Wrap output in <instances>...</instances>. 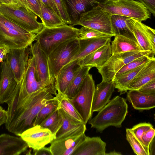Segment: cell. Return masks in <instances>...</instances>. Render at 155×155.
<instances>
[{
  "mask_svg": "<svg viewBox=\"0 0 155 155\" xmlns=\"http://www.w3.org/2000/svg\"><path fill=\"white\" fill-rule=\"evenodd\" d=\"M57 93L52 85L28 93L18 84L6 102L8 105L5 124L8 131L18 136L33 126L35 119L41 109L53 100Z\"/></svg>",
  "mask_w": 155,
  "mask_h": 155,
  "instance_id": "obj_1",
  "label": "cell"
},
{
  "mask_svg": "<svg viewBox=\"0 0 155 155\" xmlns=\"http://www.w3.org/2000/svg\"><path fill=\"white\" fill-rule=\"evenodd\" d=\"M98 112L88 121L91 128L100 133L110 126L120 128L128 113L127 104L125 98L117 95L110 100Z\"/></svg>",
  "mask_w": 155,
  "mask_h": 155,
  "instance_id": "obj_2",
  "label": "cell"
},
{
  "mask_svg": "<svg viewBox=\"0 0 155 155\" xmlns=\"http://www.w3.org/2000/svg\"><path fill=\"white\" fill-rule=\"evenodd\" d=\"M36 35L0 14V45L10 49L26 47L35 40Z\"/></svg>",
  "mask_w": 155,
  "mask_h": 155,
  "instance_id": "obj_3",
  "label": "cell"
},
{
  "mask_svg": "<svg viewBox=\"0 0 155 155\" xmlns=\"http://www.w3.org/2000/svg\"><path fill=\"white\" fill-rule=\"evenodd\" d=\"M78 34L79 29L67 24L52 28L44 27L36 35L35 41L48 56L60 44L77 38Z\"/></svg>",
  "mask_w": 155,
  "mask_h": 155,
  "instance_id": "obj_4",
  "label": "cell"
},
{
  "mask_svg": "<svg viewBox=\"0 0 155 155\" xmlns=\"http://www.w3.org/2000/svg\"><path fill=\"white\" fill-rule=\"evenodd\" d=\"M111 15L133 18L141 22L150 18L151 13L138 1L134 0H104L97 5Z\"/></svg>",
  "mask_w": 155,
  "mask_h": 155,
  "instance_id": "obj_5",
  "label": "cell"
},
{
  "mask_svg": "<svg viewBox=\"0 0 155 155\" xmlns=\"http://www.w3.org/2000/svg\"><path fill=\"white\" fill-rule=\"evenodd\" d=\"M79 48V40L76 38L62 43L47 56L49 74L54 85L55 78L59 72L64 66L71 61Z\"/></svg>",
  "mask_w": 155,
  "mask_h": 155,
  "instance_id": "obj_6",
  "label": "cell"
},
{
  "mask_svg": "<svg viewBox=\"0 0 155 155\" xmlns=\"http://www.w3.org/2000/svg\"><path fill=\"white\" fill-rule=\"evenodd\" d=\"M0 14L33 33H38L44 27L42 22L37 21V16L22 5L2 4L0 5Z\"/></svg>",
  "mask_w": 155,
  "mask_h": 155,
  "instance_id": "obj_7",
  "label": "cell"
},
{
  "mask_svg": "<svg viewBox=\"0 0 155 155\" xmlns=\"http://www.w3.org/2000/svg\"><path fill=\"white\" fill-rule=\"evenodd\" d=\"M155 53L151 51H128L112 54L101 68L97 69L102 77V81H109L113 79L117 71L132 61L147 56L153 58Z\"/></svg>",
  "mask_w": 155,
  "mask_h": 155,
  "instance_id": "obj_8",
  "label": "cell"
},
{
  "mask_svg": "<svg viewBox=\"0 0 155 155\" xmlns=\"http://www.w3.org/2000/svg\"><path fill=\"white\" fill-rule=\"evenodd\" d=\"M95 89L92 75L88 73L84 79L77 95L72 99L74 107L86 124L92 116V106Z\"/></svg>",
  "mask_w": 155,
  "mask_h": 155,
  "instance_id": "obj_9",
  "label": "cell"
},
{
  "mask_svg": "<svg viewBox=\"0 0 155 155\" xmlns=\"http://www.w3.org/2000/svg\"><path fill=\"white\" fill-rule=\"evenodd\" d=\"M111 15L97 5L81 15L78 25L115 36L111 27Z\"/></svg>",
  "mask_w": 155,
  "mask_h": 155,
  "instance_id": "obj_10",
  "label": "cell"
},
{
  "mask_svg": "<svg viewBox=\"0 0 155 155\" xmlns=\"http://www.w3.org/2000/svg\"><path fill=\"white\" fill-rule=\"evenodd\" d=\"M20 137L33 150L45 146L56 138L55 135L49 129L40 125L33 126L26 130Z\"/></svg>",
  "mask_w": 155,
  "mask_h": 155,
  "instance_id": "obj_11",
  "label": "cell"
},
{
  "mask_svg": "<svg viewBox=\"0 0 155 155\" xmlns=\"http://www.w3.org/2000/svg\"><path fill=\"white\" fill-rule=\"evenodd\" d=\"M31 54L30 46L10 49L5 60L12 71L17 84L21 81Z\"/></svg>",
  "mask_w": 155,
  "mask_h": 155,
  "instance_id": "obj_12",
  "label": "cell"
},
{
  "mask_svg": "<svg viewBox=\"0 0 155 155\" xmlns=\"http://www.w3.org/2000/svg\"><path fill=\"white\" fill-rule=\"evenodd\" d=\"M83 124L56 138L51 143L50 147L52 155H62L67 150L72 146L76 141L87 130Z\"/></svg>",
  "mask_w": 155,
  "mask_h": 155,
  "instance_id": "obj_13",
  "label": "cell"
},
{
  "mask_svg": "<svg viewBox=\"0 0 155 155\" xmlns=\"http://www.w3.org/2000/svg\"><path fill=\"white\" fill-rule=\"evenodd\" d=\"M29 46L31 54L34 59L36 70L38 78L45 86L52 85L55 88L50 78L47 56L36 41L33 44H31Z\"/></svg>",
  "mask_w": 155,
  "mask_h": 155,
  "instance_id": "obj_14",
  "label": "cell"
},
{
  "mask_svg": "<svg viewBox=\"0 0 155 155\" xmlns=\"http://www.w3.org/2000/svg\"><path fill=\"white\" fill-rule=\"evenodd\" d=\"M71 25H77L81 15L104 0H64Z\"/></svg>",
  "mask_w": 155,
  "mask_h": 155,
  "instance_id": "obj_15",
  "label": "cell"
},
{
  "mask_svg": "<svg viewBox=\"0 0 155 155\" xmlns=\"http://www.w3.org/2000/svg\"><path fill=\"white\" fill-rule=\"evenodd\" d=\"M1 64L2 70L0 78V104L6 103L18 84L7 61L5 60Z\"/></svg>",
  "mask_w": 155,
  "mask_h": 155,
  "instance_id": "obj_16",
  "label": "cell"
},
{
  "mask_svg": "<svg viewBox=\"0 0 155 155\" xmlns=\"http://www.w3.org/2000/svg\"><path fill=\"white\" fill-rule=\"evenodd\" d=\"M29 147L21 137L7 134L0 135V155H19Z\"/></svg>",
  "mask_w": 155,
  "mask_h": 155,
  "instance_id": "obj_17",
  "label": "cell"
},
{
  "mask_svg": "<svg viewBox=\"0 0 155 155\" xmlns=\"http://www.w3.org/2000/svg\"><path fill=\"white\" fill-rule=\"evenodd\" d=\"M77 59L64 66L55 78V87L57 91L64 93L67 87L81 68Z\"/></svg>",
  "mask_w": 155,
  "mask_h": 155,
  "instance_id": "obj_18",
  "label": "cell"
},
{
  "mask_svg": "<svg viewBox=\"0 0 155 155\" xmlns=\"http://www.w3.org/2000/svg\"><path fill=\"white\" fill-rule=\"evenodd\" d=\"M30 57L22 79L20 83L21 86L29 94L33 93L47 87L45 86L38 78L34 58L31 55Z\"/></svg>",
  "mask_w": 155,
  "mask_h": 155,
  "instance_id": "obj_19",
  "label": "cell"
},
{
  "mask_svg": "<svg viewBox=\"0 0 155 155\" xmlns=\"http://www.w3.org/2000/svg\"><path fill=\"white\" fill-rule=\"evenodd\" d=\"M136 21L129 17L111 15V23L113 33L115 35L123 36L137 41L134 33V27Z\"/></svg>",
  "mask_w": 155,
  "mask_h": 155,
  "instance_id": "obj_20",
  "label": "cell"
},
{
  "mask_svg": "<svg viewBox=\"0 0 155 155\" xmlns=\"http://www.w3.org/2000/svg\"><path fill=\"white\" fill-rule=\"evenodd\" d=\"M115 88L112 80L107 82L102 81L97 85L92 106L93 113L99 112L109 102Z\"/></svg>",
  "mask_w": 155,
  "mask_h": 155,
  "instance_id": "obj_21",
  "label": "cell"
},
{
  "mask_svg": "<svg viewBox=\"0 0 155 155\" xmlns=\"http://www.w3.org/2000/svg\"><path fill=\"white\" fill-rule=\"evenodd\" d=\"M106 145L100 137L86 136L72 155H105Z\"/></svg>",
  "mask_w": 155,
  "mask_h": 155,
  "instance_id": "obj_22",
  "label": "cell"
},
{
  "mask_svg": "<svg viewBox=\"0 0 155 155\" xmlns=\"http://www.w3.org/2000/svg\"><path fill=\"white\" fill-rule=\"evenodd\" d=\"M110 42L109 41L104 45L79 59L78 63L81 66H90L97 69L102 67L112 55Z\"/></svg>",
  "mask_w": 155,
  "mask_h": 155,
  "instance_id": "obj_23",
  "label": "cell"
},
{
  "mask_svg": "<svg viewBox=\"0 0 155 155\" xmlns=\"http://www.w3.org/2000/svg\"><path fill=\"white\" fill-rule=\"evenodd\" d=\"M110 35L106 37L79 40V48L71 62L77 59H81L88 54L111 41Z\"/></svg>",
  "mask_w": 155,
  "mask_h": 155,
  "instance_id": "obj_24",
  "label": "cell"
},
{
  "mask_svg": "<svg viewBox=\"0 0 155 155\" xmlns=\"http://www.w3.org/2000/svg\"><path fill=\"white\" fill-rule=\"evenodd\" d=\"M155 79V58L150 60L132 80L127 90H138L142 86Z\"/></svg>",
  "mask_w": 155,
  "mask_h": 155,
  "instance_id": "obj_25",
  "label": "cell"
},
{
  "mask_svg": "<svg viewBox=\"0 0 155 155\" xmlns=\"http://www.w3.org/2000/svg\"><path fill=\"white\" fill-rule=\"evenodd\" d=\"M127 98L136 110H148L155 107V94H145L138 90H130L127 94Z\"/></svg>",
  "mask_w": 155,
  "mask_h": 155,
  "instance_id": "obj_26",
  "label": "cell"
},
{
  "mask_svg": "<svg viewBox=\"0 0 155 155\" xmlns=\"http://www.w3.org/2000/svg\"><path fill=\"white\" fill-rule=\"evenodd\" d=\"M110 45L112 55L128 51H143L137 41L120 35H115Z\"/></svg>",
  "mask_w": 155,
  "mask_h": 155,
  "instance_id": "obj_27",
  "label": "cell"
},
{
  "mask_svg": "<svg viewBox=\"0 0 155 155\" xmlns=\"http://www.w3.org/2000/svg\"><path fill=\"white\" fill-rule=\"evenodd\" d=\"M148 62L136 68L114 76L112 81L115 88L117 89L121 94L126 92L127 91V86L130 83Z\"/></svg>",
  "mask_w": 155,
  "mask_h": 155,
  "instance_id": "obj_28",
  "label": "cell"
},
{
  "mask_svg": "<svg viewBox=\"0 0 155 155\" xmlns=\"http://www.w3.org/2000/svg\"><path fill=\"white\" fill-rule=\"evenodd\" d=\"M38 0L41 15V20L44 27L52 28L66 24L60 16L47 7L40 0Z\"/></svg>",
  "mask_w": 155,
  "mask_h": 155,
  "instance_id": "obj_29",
  "label": "cell"
},
{
  "mask_svg": "<svg viewBox=\"0 0 155 155\" xmlns=\"http://www.w3.org/2000/svg\"><path fill=\"white\" fill-rule=\"evenodd\" d=\"M92 68L90 66L81 67L64 93L69 98L73 99L75 97L79 91L84 79Z\"/></svg>",
  "mask_w": 155,
  "mask_h": 155,
  "instance_id": "obj_30",
  "label": "cell"
},
{
  "mask_svg": "<svg viewBox=\"0 0 155 155\" xmlns=\"http://www.w3.org/2000/svg\"><path fill=\"white\" fill-rule=\"evenodd\" d=\"M59 102V107L72 118L82 124H84L81 115L74 107L72 99L65 94L57 91L55 96Z\"/></svg>",
  "mask_w": 155,
  "mask_h": 155,
  "instance_id": "obj_31",
  "label": "cell"
},
{
  "mask_svg": "<svg viewBox=\"0 0 155 155\" xmlns=\"http://www.w3.org/2000/svg\"><path fill=\"white\" fill-rule=\"evenodd\" d=\"M63 120L62 116L58 108L45 119L40 125L48 129L55 135L61 127Z\"/></svg>",
  "mask_w": 155,
  "mask_h": 155,
  "instance_id": "obj_32",
  "label": "cell"
},
{
  "mask_svg": "<svg viewBox=\"0 0 155 155\" xmlns=\"http://www.w3.org/2000/svg\"><path fill=\"white\" fill-rule=\"evenodd\" d=\"M134 33L136 38L143 50L151 51L155 53L142 26V22L136 21L134 28Z\"/></svg>",
  "mask_w": 155,
  "mask_h": 155,
  "instance_id": "obj_33",
  "label": "cell"
},
{
  "mask_svg": "<svg viewBox=\"0 0 155 155\" xmlns=\"http://www.w3.org/2000/svg\"><path fill=\"white\" fill-rule=\"evenodd\" d=\"M58 101L55 96L53 100L45 104L41 109L35 119L33 126L40 125L45 119L58 108Z\"/></svg>",
  "mask_w": 155,
  "mask_h": 155,
  "instance_id": "obj_34",
  "label": "cell"
},
{
  "mask_svg": "<svg viewBox=\"0 0 155 155\" xmlns=\"http://www.w3.org/2000/svg\"><path fill=\"white\" fill-rule=\"evenodd\" d=\"M58 108L62 116L63 120L61 127L55 134L56 138L83 124L72 118L59 106Z\"/></svg>",
  "mask_w": 155,
  "mask_h": 155,
  "instance_id": "obj_35",
  "label": "cell"
},
{
  "mask_svg": "<svg viewBox=\"0 0 155 155\" xmlns=\"http://www.w3.org/2000/svg\"><path fill=\"white\" fill-rule=\"evenodd\" d=\"M126 137L136 154L137 155H148L143 145L134 135L130 129H126Z\"/></svg>",
  "mask_w": 155,
  "mask_h": 155,
  "instance_id": "obj_36",
  "label": "cell"
},
{
  "mask_svg": "<svg viewBox=\"0 0 155 155\" xmlns=\"http://www.w3.org/2000/svg\"><path fill=\"white\" fill-rule=\"evenodd\" d=\"M154 58L145 56L135 59L124 66L117 71L114 76H117L126 71L136 68L147 63Z\"/></svg>",
  "mask_w": 155,
  "mask_h": 155,
  "instance_id": "obj_37",
  "label": "cell"
},
{
  "mask_svg": "<svg viewBox=\"0 0 155 155\" xmlns=\"http://www.w3.org/2000/svg\"><path fill=\"white\" fill-rule=\"evenodd\" d=\"M110 35L112 36L88 27L82 26L79 29V34L77 38L79 40Z\"/></svg>",
  "mask_w": 155,
  "mask_h": 155,
  "instance_id": "obj_38",
  "label": "cell"
},
{
  "mask_svg": "<svg viewBox=\"0 0 155 155\" xmlns=\"http://www.w3.org/2000/svg\"><path fill=\"white\" fill-rule=\"evenodd\" d=\"M153 127L150 123L144 122L138 124L134 126L130 129L141 143V137L143 134L146 131Z\"/></svg>",
  "mask_w": 155,
  "mask_h": 155,
  "instance_id": "obj_39",
  "label": "cell"
},
{
  "mask_svg": "<svg viewBox=\"0 0 155 155\" xmlns=\"http://www.w3.org/2000/svg\"><path fill=\"white\" fill-rule=\"evenodd\" d=\"M59 11L60 16L66 24L71 25V22L68 13L64 0H53Z\"/></svg>",
  "mask_w": 155,
  "mask_h": 155,
  "instance_id": "obj_40",
  "label": "cell"
},
{
  "mask_svg": "<svg viewBox=\"0 0 155 155\" xmlns=\"http://www.w3.org/2000/svg\"><path fill=\"white\" fill-rule=\"evenodd\" d=\"M155 130L153 127L150 128L145 132L141 137V143L149 155L148 147L149 144L154 137Z\"/></svg>",
  "mask_w": 155,
  "mask_h": 155,
  "instance_id": "obj_41",
  "label": "cell"
},
{
  "mask_svg": "<svg viewBox=\"0 0 155 155\" xmlns=\"http://www.w3.org/2000/svg\"><path fill=\"white\" fill-rule=\"evenodd\" d=\"M138 91L144 94H155V79L144 84Z\"/></svg>",
  "mask_w": 155,
  "mask_h": 155,
  "instance_id": "obj_42",
  "label": "cell"
},
{
  "mask_svg": "<svg viewBox=\"0 0 155 155\" xmlns=\"http://www.w3.org/2000/svg\"><path fill=\"white\" fill-rule=\"evenodd\" d=\"M28 8L41 19V15L38 0H25Z\"/></svg>",
  "mask_w": 155,
  "mask_h": 155,
  "instance_id": "obj_43",
  "label": "cell"
},
{
  "mask_svg": "<svg viewBox=\"0 0 155 155\" xmlns=\"http://www.w3.org/2000/svg\"><path fill=\"white\" fill-rule=\"evenodd\" d=\"M142 26L153 49L155 50V30L142 23Z\"/></svg>",
  "mask_w": 155,
  "mask_h": 155,
  "instance_id": "obj_44",
  "label": "cell"
},
{
  "mask_svg": "<svg viewBox=\"0 0 155 155\" xmlns=\"http://www.w3.org/2000/svg\"><path fill=\"white\" fill-rule=\"evenodd\" d=\"M86 136L85 133L82 135L75 141L74 144L66 150L63 153L62 155H72L73 152L79 146L80 144Z\"/></svg>",
  "mask_w": 155,
  "mask_h": 155,
  "instance_id": "obj_45",
  "label": "cell"
},
{
  "mask_svg": "<svg viewBox=\"0 0 155 155\" xmlns=\"http://www.w3.org/2000/svg\"><path fill=\"white\" fill-rule=\"evenodd\" d=\"M143 4L150 12L154 16L155 15V0H138Z\"/></svg>",
  "mask_w": 155,
  "mask_h": 155,
  "instance_id": "obj_46",
  "label": "cell"
},
{
  "mask_svg": "<svg viewBox=\"0 0 155 155\" xmlns=\"http://www.w3.org/2000/svg\"><path fill=\"white\" fill-rule=\"evenodd\" d=\"M47 7L60 16L59 11L53 0H40ZM61 17V16H60Z\"/></svg>",
  "mask_w": 155,
  "mask_h": 155,
  "instance_id": "obj_47",
  "label": "cell"
},
{
  "mask_svg": "<svg viewBox=\"0 0 155 155\" xmlns=\"http://www.w3.org/2000/svg\"><path fill=\"white\" fill-rule=\"evenodd\" d=\"M10 48L6 45H0V63L5 60L7 54L9 52Z\"/></svg>",
  "mask_w": 155,
  "mask_h": 155,
  "instance_id": "obj_48",
  "label": "cell"
},
{
  "mask_svg": "<svg viewBox=\"0 0 155 155\" xmlns=\"http://www.w3.org/2000/svg\"><path fill=\"white\" fill-rule=\"evenodd\" d=\"M34 155H52L50 147L45 146L38 150H33Z\"/></svg>",
  "mask_w": 155,
  "mask_h": 155,
  "instance_id": "obj_49",
  "label": "cell"
},
{
  "mask_svg": "<svg viewBox=\"0 0 155 155\" xmlns=\"http://www.w3.org/2000/svg\"><path fill=\"white\" fill-rule=\"evenodd\" d=\"M7 111L3 109L0 110V127L5 124L7 119Z\"/></svg>",
  "mask_w": 155,
  "mask_h": 155,
  "instance_id": "obj_50",
  "label": "cell"
},
{
  "mask_svg": "<svg viewBox=\"0 0 155 155\" xmlns=\"http://www.w3.org/2000/svg\"><path fill=\"white\" fill-rule=\"evenodd\" d=\"M0 1L3 4L15 6L23 5L18 0H0Z\"/></svg>",
  "mask_w": 155,
  "mask_h": 155,
  "instance_id": "obj_51",
  "label": "cell"
},
{
  "mask_svg": "<svg viewBox=\"0 0 155 155\" xmlns=\"http://www.w3.org/2000/svg\"><path fill=\"white\" fill-rule=\"evenodd\" d=\"M155 140L154 137L150 143L148 147L149 155H155Z\"/></svg>",
  "mask_w": 155,
  "mask_h": 155,
  "instance_id": "obj_52",
  "label": "cell"
},
{
  "mask_svg": "<svg viewBox=\"0 0 155 155\" xmlns=\"http://www.w3.org/2000/svg\"><path fill=\"white\" fill-rule=\"evenodd\" d=\"M122 154L121 153L114 150L108 153H106L105 155H121Z\"/></svg>",
  "mask_w": 155,
  "mask_h": 155,
  "instance_id": "obj_53",
  "label": "cell"
},
{
  "mask_svg": "<svg viewBox=\"0 0 155 155\" xmlns=\"http://www.w3.org/2000/svg\"><path fill=\"white\" fill-rule=\"evenodd\" d=\"M24 7L28 9L25 0H18ZM29 10V9H28Z\"/></svg>",
  "mask_w": 155,
  "mask_h": 155,
  "instance_id": "obj_54",
  "label": "cell"
},
{
  "mask_svg": "<svg viewBox=\"0 0 155 155\" xmlns=\"http://www.w3.org/2000/svg\"><path fill=\"white\" fill-rule=\"evenodd\" d=\"M2 70V64L0 63V78Z\"/></svg>",
  "mask_w": 155,
  "mask_h": 155,
  "instance_id": "obj_55",
  "label": "cell"
},
{
  "mask_svg": "<svg viewBox=\"0 0 155 155\" xmlns=\"http://www.w3.org/2000/svg\"><path fill=\"white\" fill-rule=\"evenodd\" d=\"M2 109V108L0 106V110H1Z\"/></svg>",
  "mask_w": 155,
  "mask_h": 155,
  "instance_id": "obj_56",
  "label": "cell"
},
{
  "mask_svg": "<svg viewBox=\"0 0 155 155\" xmlns=\"http://www.w3.org/2000/svg\"><path fill=\"white\" fill-rule=\"evenodd\" d=\"M2 4V2L0 1V5Z\"/></svg>",
  "mask_w": 155,
  "mask_h": 155,
  "instance_id": "obj_57",
  "label": "cell"
}]
</instances>
